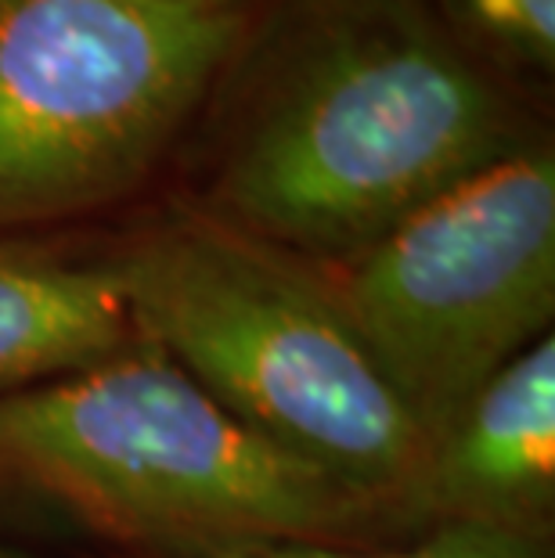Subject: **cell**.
<instances>
[{
	"instance_id": "obj_1",
	"label": "cell",
	"mask_w": 555,
	"mask_h": 558,
	"mask_svg": "<svg viewBox=\"0 0 555 558\" xmlns=\"http://www.w3.org/2000/svg\"><path fill=\"white\" fill-rule=\"evenodd\" d=\"M552 134L426 0H264L181 159L177 202L311 267Z\"/></svg>"
},
{
	"instance_id": "obj_2",
	"label": "cell",
	"mask_w": 555,
	"mask_h": 558,
	"mask_svg": "<svg viewBox=\"0 0 555 558\" xmlns=\"http://www.w3.org/2000/svg\"><path fill=\"white\" fill-rule=\"evenodd\" d=\"M0 505L58 515L130 558L411 537L386 505L250 429L145 339L0 393Z\"/></svg>"
},
{
	"instance_id": "obj_3",
	"label": "cell",
	"mask_w": 555,
	"mask_h": 558,
	"mask_svg": "<svg viewBox=\"0 0 555 558\" xmlns=\"http://www.w3.org/2000/svg\"><path fill=\"white\" fill-rule=\"evenodd\" d=\"M130 325L270 444L386 505L408 533L430 439L408 418L322 270L170 198L109 234Z\"/></svg>"
},
{
	"instance_id": "obj_4",
	"label": "cell",
	"mask_w": 555,
	"mask_h": 558,
	"mask_svg": "<svg viewBox=\"0 0 555 558\" xmlns=\"http://www.w3.org/2000/svg\"><path fill=\"white\" fill-rule=\"evenodd\" d=\"M256 8L0 0V242L73 231L162 181Z\"/></svg>"
},
{
	"instance_id": "obj_5",
	"label": "cell",
	"mask_w": 555,
	"mask_h": 558,
	"mask_svg": "<svg viewBox=\"0 0 555 558\" xmlns=\"http://www.w3.org/2000/svg\"><path fill=\"white\" fill-rule=\"evenodd\" d=\"M317 270L364 357L433 444L487 378L552 336V134Z\"/></svg>"
},
{
	"instance_id": "obj_6",
	"label": "cell",
	"mask_w": 555,
	"mask_h": 558,
	"mask_svg": "<svg viewBox=\"0 0 555 558\" xmlns=\"http://www.w3.org/2000/svg\"><path fill=\"white\" fill-rule=\"evenodd\" d=\"M411 522L415 533L455 522L552 541L555 336L487 378L433 436Z\"/></svg>"
},
{
	"instance_id": "obj_7",
	"label": "cell",
	"mask_w": 555,
	"mask_h": 558,
	"mask_svg": "<svg viewBox=\"0 0 555 558\" xmlns=\"http://www.w3.org/2000/svg\"><path fill=\"white\" fill-rule=\"evenodd\" d=\"M137 339L109 242H0V393L112 357Z\"/></svg>"
},
{
	"instance_id": "obj_8",
	"label": "cell",
	"mask_w": 555,
	"mask_h": 558,
	"mask_svg": "<svg viewBox=\"0 0 555 558\" xmlns=\"http://www.w3.org/2000/svg\"><path fill=\"white\" fill-rule=\"evenodd\" d=\"M447 33L541 105L555 80V0H426Z\"/></svg>"
},
{
	"instance_id": "obj_9",
	"label": "cell",
	"mask_w": 555,
	"mask_h": 558,
	"mask_svg": "<svg viewBox=\"0 0 555 558\" xmlns=\"http://www.w3.org/2000/svg\"><path fill=\"white\" fill-rule=\"evenodd\" d=\"M137 558H548V544L483 526H430L397 544H303V541H231L173 548Z\"/></svg>"
},
{
	"instance_id": "obj_10",
	"label": "cell",
	"mask_w": 555,
	"mask_h": 558,
	"mask_svg": "<svg viewBox=\"0 0 555 558\" xmlns=\"http://www.w3.org/2000/svg\"><path fill=\"white\" fill-rule=\"evenodd\" d=\"M0 558H44V555H37V551H26V548H15V544L0 541Z\"/></svg>"
},
{
	"instance_id": "obj_11",
	"label": "cell",
	"mask_w": 555,
	"mask_h": 558,
	"mask_svg": "<svg viewBox=\"0 0 555 558\" xmlns=\"http://www.w3.org/2000/svg\"><path fill=\"white\" fill-rule=\"evenodd\" d=\"M214 4H264V0H214Z\"/></svg>"
}]
</instances>
